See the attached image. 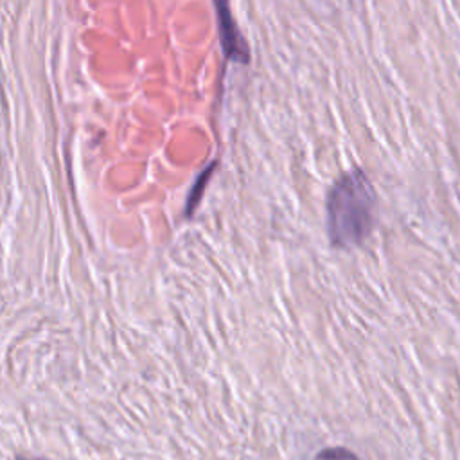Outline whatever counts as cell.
<instances>
[{"label":"cell","mask_w":460,"mask_h":460,"mask_svg":"<svg viewBox=\"0 0 460 460\" xmlns=\"http://www.w3.org/2000/svg\"><path fill=\"white\" fill-rule=\"evenodd\" d=\"M314 460H361L356 453H352L347 447L336 446V447H325L322 449Z\"/></svg>","instance_id":"4"},{"label":"cell","mask_w":460,"mask_h":460,"mask_svg":"<svg viewBox=\"0 0 460 460\" xmlns=\"http://www.w3.org/2000/svg\"><path fill=\"white\" fill-rule=\"evenodd\" d=\"M376 190L361 169L343 172L327 194V234L336 248L359 244L372 230Z\"/></svg>","instance_id":"1"},{"label":"cell","mask_w":460,"mask_h":460,"mask_svg":"<svg viewBox=\"0 0 460 460\" xmlns=\"http://www.w3.org/2000/svg\"><path fill=\"white\" fill-rule=\"evenodd\" d=\"M217 13V25H219V36H221V47L226 59L248 63L250 59V47L246 40L243 38L230 9L223 2L214 4Z\"/></svg>","instance_id":"2"},{"label":"cell","mask_w":460,"mask_h":460,"mask_svg":"<svg viewBox=\"0 0 460 460\" xmlns=\"http://www.w3.org/2000/svg\"><path fill=\"white\" fill-rule=\"evenodd\" d=\"M214 167H216V162H212L210 167L203 169L201 174L196 178V183L192 185V190L189 192V198H187V207H185V214H187V216H189V214L192 212V208L198 205V201H199V198H201V194H203V190H205V183L208 181V178H210Z\"/></svg>","instance_id":"3"}]
</instances>
